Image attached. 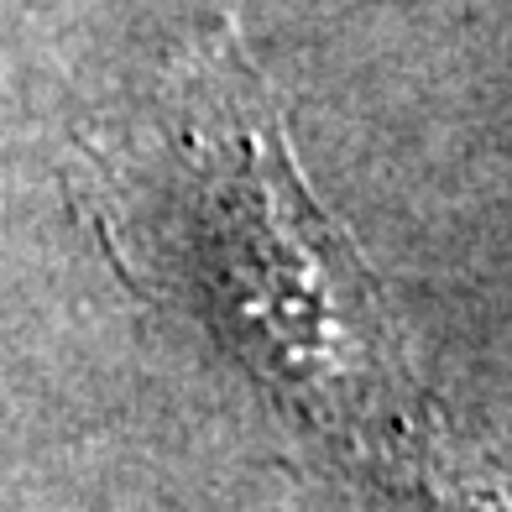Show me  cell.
<instances>
[{"instance_id":"1","label":"cell","mask_w":512,"mask_h":512,"mask_svg":"<svg viewBox=\"0 0 512 512\" xmlns=\"http://www.w3.org/2000/svg\"><path fill=\"white\" fill-rule=\"evenodd\" d=\"M162 115L121 136H84L79 178L121 262L147 256L168 288H199L262 330L283 304V377L324 413H387L403 429L377 288L351 236L319 209L241 32L215 21L162 79Z\"/></svg>"}]
</instances>
